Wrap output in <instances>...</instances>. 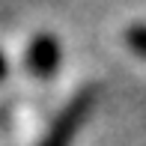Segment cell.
Listing matches in <instances>:
<instances>
[{
    "mask_svg": "<svg viewBox=\"0 0 146 146\" xmlns=\"http://www.w3.org/2000/svg\"><path fill=\"white\" fill-rule=\"evenodd\" d=\"M96 98H98L96 87L78 90L75 96L60 108V113L54 116V122L48 125V131L42 134L39 146H72V140L78 137V131L84 128L87 116L92 113V108H96Z\"/></svg>",
    "mask_w": 146,
    "mask_h": 146,
    "instance_id": "cell-1",
    "label": "cell"
},
{
    "mask_svg": "<svg viewBox=\"0 0 146 146\" xmlns=\"http://www.w3.org/2000/svg\"><path fill=\"white\" fill-rule=\"evenodd\" d=\"M6 75H9V60H6V54L0 51V81H3Z\"/></svg>",
    "mask_w": 146,
    "mask_h": 146,
    "instance_id": "cell-4",
    "label": "cell"
},
{
    "mask_svg": "<svg viewBox=\"0 0 146 146\" xmlns=\"http://www.w3.org/2000/svg\"><path fill=\"white\" fill-rule=\"evenodd\" d=\"M60 60H63V48H60V39L51 36V33L33 36L27 51H24V66H27V72L33 78H39V81H48V78L57 75Z\"/></svg>",
    "mask_w": 146,
    "mask_h": 146,
    "instance_id": "cell-2",
    "label": "cell"
},
{
    "mask_svg": "<svg viewBox=\"0 0 146 146\" xmlns=\"http://www.w3.org/2000/svg\"><path fill=\"white\" fill-rule=\"evenodd\" d=\"M125 42H128V48L134 51V54L146 57V24H134V27H128Z\"/></svg>",
    "mask_w": 146,
    "mask_h": 146,
    "instance_id": "cell-3",
    "label": "cell"
}]
</instances>
